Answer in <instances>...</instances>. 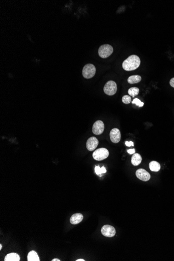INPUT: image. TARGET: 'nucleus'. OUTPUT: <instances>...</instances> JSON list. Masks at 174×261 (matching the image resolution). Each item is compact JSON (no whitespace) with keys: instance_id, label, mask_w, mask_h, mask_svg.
<instances>
[{"instance_id":"obj_22","label":"nucleus","mask_w":174,"mask_h":261,"mask_svg":"<svg viewBox=\"0 0 174 261\" xmlns=\"http://www.w3.org/2000/svg\"><path fill=\"white\" fill-rule=\"evenodd\" d=\"M127 152H128L129 154H135V150L134 149L128 150H127Z\"/></svg>"},{"instance_id":"obj_8","label":"nucleus","mask_w":174,"mask_h":261,"mask_svg":"<svg viewBox=\"0 0 174 261\" xmlns=\"http://www.w3.org/2000/svg\"><path fill=\"white\" fill-rule=\"evenodd\" d=\"M136 175L138 178L143 181H148L151 178L150 173L146 170L142 168L137 170L136 172Z\"/></svg>"},{"instance_id":"obj_21","label":"nucleus","mask_w":174,"mask_h":261,"mask_svg":"<svg viewBox=\"0 0 174 261\" xmlns=\"http://www.w3.org/2000/svg\"><path fill=\"white\" fill-rule=\"evenodd\" d=\"M125 144L127 147H131V146H134L133 142L132 141H126L125 142Z\"/></svg>"},{"instance_id":"obj_12","label":"nucleus","mask_w":174,"mask_h":261,"mask_svg":"<svg viewBox=\"0 0 174 261\" xmlns=\"http://www.w3.org/2000/svg\"><path fill=\"white\" fill-rule=\"evenodd\" d=\"M142 161L141 155L138 153L133 154L132 157V163L134 166H138L140 164Z\"/></svg>"},{"instance_id":"obj_24","label":"nucleus","mask_w":174,"mask_h":261,"mask_svg":"<svg viewBox=\"0 0 174 261\" xmlns=\"http://www.w3.org/2000/svg\"><path fill=\"white\" fill-rule=\"evenodd\" d=\"M52 261H60L59 259H54L52 260Z\"/></svg>"},{"instance_id":"obj_10","label":"nucleus","mask_w":174,"mask_h":261,"mask_svg":"<svg viewBox=\"0 0 174 261\" xmlns=\"http://www.w3.org/2000/svg\"><path fill=\"white\" fill-rule=\"evenodd\" d=\"M99 144V141L95 137H92L87 140L86 147L89 151L95 150Z\"/></svg>"},{"instance_id":"obj_6","label":"nucleus","mask_w":174,"mask_h":261,"mask_svg":"<svg viewBox=\"0 0 174 261\" xmlns=\"http://www.w3.org/2000/svg\"><path fill=\"white\" fill-rule=\"evenodd\" d=\"M101 233L105 237H113L115 235L116 230L113 226L106 225L102 227Z\"/></svg>"},{"instance_id":"obj_16","label":"nucleus","mask_w":174,"mask_h":261,"mask_svg":"<svg viewBox=\"0 0 174 261\" xmlns=\"http://www.w3.org/2000/svg\"><path fill=\"white\" fill-rule=\"evenodd\" d=\"M141 77L139 75H133L130 76L128 79V82L130 84H135L140 82Z\"/></svg>"},{"instance_id":"obj_14","label":"nucleus","mask_w":174,"mask_h":261,"mask_svg":"<svg viewBox=\"0 0 174 261\" xmlns=\"http://www.w3.org/2000/svg\"><path fill=\"white\" fill-rule=\"evenodd\" d=\"M149 167L152 172H158L161 169V165L156 161H152L149 164Z\"/></svg>"},{"instance_id":"obj_1","label":"nucleus","mask_w":174,"mask_h":261,"mask_svg":"<svg viewBox=\"0 0 174 261\" xmlns=\"http://www.w3.org/2000/svg\"><path fill=\"white\" fill-rule=\"evenodd\" d=\"M140 63V58L136 55H132L123 62L122 68L126 71H134L139 67Z\"/></svg>"},{"instance_id":"obj_19","label":"nucleus","mask_w":174,"mask_h":261,"mask_svg":"<svg viewBox=\"0 0 174 261\" xmlns=\"http://www.w3.org/2000/svg\"><path fill=\"white\" fill-rule=\"evenodd\" d=\"M132 102V104H135L136 105L139 106V107H142L144 105V103L141 102L139 99H137V98L134 99Z\"/></svg>"},{"instance_id":"obj_26","label":"nucleus","mask_w":174,"mask_h":261,"mask_svg":"<svg viewBox=\"0 0 174 261\" xmlns=\"http://www.w3.org/2000/svg\"><path fill=\"white\" fill-rule=\"evenodd\" d=\"M2 244H0V250H1V249H2Z\"/></svg>"},{"instance_id":"obj_11","label":"nucleus","mask_w":174,"mask_h":261,"mask_svg":"<svg viewBox=\"0 0 174 261\" xmlns=\"http://www.w3.org/2000/svg\"><path fill=\"white\" fill-rule=\"evenodd\" d=\"M83 216L82 214L80 213H76L72 215L70 218V222L72 224L76 225L79 224L83 220Z\"/></svg>"},{"instance_id":"obj_9","label":"nucleus","mask_w":174,"mask_h":261,"mask_svg":"<svg viewBox=\"0 0 174 261\" xmlns=\"http://www.w3.org/2000/svg\"><path fill=\"white\" fill-rule=\"evenodd\" d=\"M110 139L111 141L114 144H117L120 141V138H121V134L120 132L119 129L113 128L112 129L110 134Z\"/></svg>"},{"instance_id":"obj_7","label":"nucleus","mask_w":174,"mask_h":261,"mask_svg":"<svg viewBox=\"0 0 174 261\" xmlns=\"http://www.w3.org/2000/svg\"><path fill=\"white\" fill-rule=\"evenodd\" d=\"M104 130V125L103 122L101 121H95L92 127V132L96 135H100L103 133Z\"/></svg>"},{"instance_id":"obj_25","label":"nucleus","mask_w":174,"mask_h":261,"mask_svg":"<svg viewBox=\"0 0 174 261\" xmlns=\"http://www.w3.org/2000/svg\"><path fill=\"white\" fill-rule=\"evenodd\" d=\"M76 261H85V260L83 259H78L77 260H76Z\"/></svg>"},{"instance_id":"obj_3","label":"nucleus","mask_w":174,"mask_h":261,"mask_svg":"<svg viewBox=\"0 0 174 261\" xmlns=\"http://www.w3.org/2000/svg\"><path fill=\"white\" fill-rule=\"evenodd\" d=\"M113 48L111 45H103L99 48L98 53L101 58H105L110 56L113 53Z\"/></svg>"},{"instance_id":"obj_13","label":"nucleus","mask_w":174,"mask_h":261,"mask_svg":"<svg viewBox=\"0 0 174 261\" xmlns=\"http://www.w3.org/2000/svg\"><path fill=\"white\" fill-rule=\"evenodd\" d=\"M5 261H20V257L18 254L15 253H12L8 254L6 255L5 259Z\"/></svg>"},{"instance_id":"obj_17","label":"nucleus","mask_w":174,"mask_h":261,"mask_svg":"<svg viewBox=\"0 0 174 261\" xmlns=\"http://www.w3.org/2000/svg\"><path fill=\"white\" fill-rule=\"evenodd\" d=\"M139 88H137V87H132V88H130L128 91V94L132 97H135V96L138 95L139 94Z\"/></svg>"},{"instance_id":"obj_2","label":"nucleus","mask_w":174,"mask_h":261,"mask_svg":"<svg viewBox=\"0 0 174 261\" xmlns=\"http://www.w3.org/2000/svg\"><path fill=\"white\" fill-rule=\"evenodd\" d=\"M96 69L95 66L92 64H86L82 69V75L86 79L92 78L95 75Z\"/></svg>"},{"instance_id":"obj_15","label":"nucleus","mask_w":174,"mask_h":261,"mask_svg":"<svg viewBox=\"0 0 174 261\" xmlns=\"http://www.w3.org/2000/svg\"><path fill=\"white\" fill-rule=\"evenodd\" d=\"M27 259L28 261H40V259L37 253L34 251H32L28 253Z\"/></svg>"},{"instance_id":"obj_20","label":"nucleus","mask_w":174,"mask_h":261,"mask_svg":"<svg viewBox=\"0 0 174 261\" xmlns=\"http://www.w3.org/2000/svg\"><path fill=\"white\" fill-rule=\"evenodd\" d=\"M95 172L96 173V175H101L102 173V168L100 167V166H96L95 167Z\"/></svg>"},{"instance_id":"obj_5","label":"nucleus","mask_w":174,"mask_h":261,"mask_svg":"<svg viewBox=\"0 0 174 261\" xmlns=\"http://www.w3.org/2000/svg\"><path fill=\"white\" fill-rule=\"evenodd\" d=\"M117 84L114 81L110 80L106 83L104 87V91L108 95H113L117 92Z\"/></svg>"},{"instance_id":"obj_4","label":"nucleus","mask_w":174,"mask_h":261,"mask_svg":"<svg viewBox=\"0 0 174 261\" xmlns=\"http://www.w3.org/2000/svg\"><path fill=\"white\" fill-rule=\"evenodd\" d=\"M109 155V152L105 148H100L93 153V157L96 160H102L106 159Z\"/></svg>"},{"instance_id":"obj_18","label":"nucleus","mask_w":174,"mask_h":261,"mask_svg":"<svg viewBox=\"0 0 174 261\" xmlns=\"http://www.w3.org/2000/svg\"><path fill=\"white\" fill-rule=\"evenodd\" d=\"M122 102L124 104H129L130 103L132 102V97L130 96L127 95H125L122 97Z\"/></svg>"},{"instance_id":"obj_23","label":"nucleus","mask_w":174,"mask_h":261,"mask_svg":"<svg viewBox=\"0 0 174 261\" xmlns=\"http://www.w3.org/2000/svg\"><path fill=\"white\" fill-rule=\"evenodd\" d=\"M169 84H170V86L174 88V78H172L170 79Z\"/></svg>"}]
</instances>
